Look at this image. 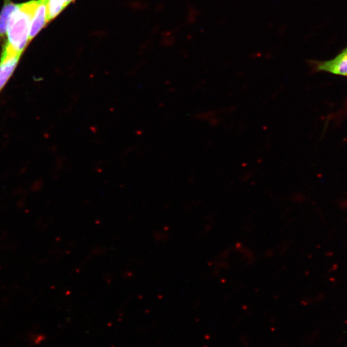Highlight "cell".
I'll return each instance as SVG.
<instances>
[{
	"label": "cell",
	"instance_id": "cell-1",
	"mask_svg": "<svg viewBox=\"0 0 347 347\" xmlns=\"http://www.w3.org/2000/svg\"><path fill=\"white\" fill-rule=\"evenodd\" d=\"M38 4V0H31L20 4L12 14L7 30V42L1 54L21 55L29 44L28 37L31 19Z\"/></svg>",
	"mask_w": 347,
	"mask_h": 347
},
{
	"label": "cell",
	"instance_id": "cell-2",
	"mask_svg": "<svg viewBox=\"0 0 347 347\" xmlns=\"http://www.w3.org/2000/svg\"><path fill=\"white\" fill-rule=\"evenodd\" d=\"M309 62L312 70L316 72H326L335 75L347 77V47L331 60Z\"/></svg>",
	"mask_w": 347,
	"mask_h": 347
},
{
	"label": "cell",
	"instance_id": "cell-3",
	"mask_svg": "<svg viewBox=\"0 0 347 347\" xmlns=\"http://www.w3.org/2000/svg\"><path fill=\"white\" fill-rule=\"evenodd\" d=\"M21 55H0V94L9 82Z\"/></svg>",
	"mask_w": 347,
	"mask_h": 347
},
{
	"label": "cell",
	"instance_id": "cell-4",
	"mask_svg": "<svg viewBox=\"0 0 347 347\" xmlns=\"http://www.w3.org/2000/svg\"><path fill=\"white\" fill-rule=\"evenodd\" d=\"M47 1L48 0H38V4L30 25L28 37L29 43L48 23Z\"/></svg>",
	"mask_w": 347,
	"mask_h": 347
},
{
	"label": "cell",
	"instance_id": "cell-5",
	"mask_svg": "<svg viewBox=\"0 0 347 347\" xmlns=\"http://www.w3.org/2000/svg\"><path fill=\"white\" fill-rule=\"evenodd\" d=\"M19 5L14 3L10 0L4 1L3 7L0 12V41L3 39L7 34L11 17Z\"/></svg>",
	"mask_w": 347,
	"mask_h": 347
},
{
	"label": "cell",
	"instance_id": "cell-6",
	"mask_svg": "<svg viewBox=\"0 0 347 347\" xmlns=\"http://www.w3.org/2000/svg\"><path fill=\"white\" fill-rule=\"evenodd\" d=\"M68 5V0H48V22H50L51 20L55 19Z\"/></svg>",
	"mask_w": 347,
	"mask_h": 347
}]
</instances>
